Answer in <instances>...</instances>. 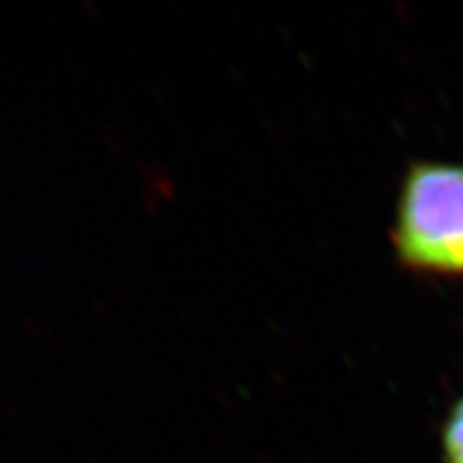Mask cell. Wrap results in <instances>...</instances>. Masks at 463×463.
I'll use <instances>...</instances> for the list:
<instances>
[{
  "mask_svg": "<svg viewBox=\"0 0 463 463\" xmlns=\"http://www.w3.org/2000/svg\"><path fill=\"white\" fill-rule=\"evenodd\" d=\"M444 463H463V397L457 399L442 427Z\"/></svg>",
  "mask_w": 463,
  "mask_h": 463,
  "instance_id": "cell-2",
  "label": "cell"
},
{
  "mask_svg": "<svg viewBox=\"0 0 463 463\" xmlns=\"http://www.w3.org/2000/svg\"><path fill=\"white\" fill-rule=\"evenodd\" d=\"M391 242L410 273L463 279V164L408 165L399 184Z\"/></svg>",
  "mask_w": 463,
  "mask_h": 463,
  "instance_id": "cell-1",
  "label": "cell"
}]
</instances>
